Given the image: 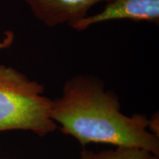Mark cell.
I'll return each instance as SVG.
<instances>
[{
	"label": "cell",
	"instance_id": "6da1fadb",
	"mask_svg": "<svg viewBox=\"0 0 159 159\" xmlns=\"http://www.w3.org/2000/svg\"><path fill=\"white\" fill-rule=\"evenodd\" d=\"M51 117L61 133L82 147L138 148L159 157V139L148 130V117L123 114L118 96L97 76L80 74L67 80L61 96L52 99Z\"/></svg>",
	"mask_w": 159,
	"mask_h": 159
},
{
	"label": "cell",
	"instance_id": "7a4b0ae2",
	"mask_svg": "<svg viewBox=\"0 0 159 159\" xmlns=\"http://www.w3.org/2000/svg\"><path fill=\"white\" fill-rule=\"evenodd\" d=\"M45 89L13 67L0 65V132L25 130L40 137L55 132L52 99L46 96Z\"/></svg>",
	"mask_w": 159,
	"mask_h": 159
},
{
	"label": "cell",
	"instance_id": "3957f363",
	"mask_svg": "<svg viewBox=\"0 0 159 159\" xmlns=\"http://www.w3.org/2000/svg\"><path fill=\"white\" fill-rule=\"evenodd\" d=\"M116 20L145 21L158 25L159 0H112L105 3L98 13L88 15L71 27L83 31L97 24Z\"/></svg>",
	"mask_w": 159,
	"mask_h": 159
},
{
	"label": "cell",
	"instance_id": "277c9868",
	"mask_svg": "<svg viewBox=\"0 0 159 159\" xmlns=\"http://www.w3.org/2000/svg\"><path fill=\"white\" fill-rule=\"evenodd\" d=\"M35 17L49 27L61 25L69 27L86 17L89 11L101 2L112 0H22Z\"/></svg>",
	"mask_w": 159,
	"mask_h": 159
},
{
	"label": "cell",
	"instance_id": "5b68a950",
	"mask_svg": "<svg viewBox=\"0 0 159 159\" xmlns=\"http://www.w3.org/2000/svg\"><path fill=\"white\" fill-rule=\"evenodd\" d=\"M78 159H159V157L142 149L118 147L99 152L83 149Z\"/></svg>",
	"mask_w": 159,
	"mask_h": 159
},
{
	"label": "cell",
	"instance_id": "8992f818",
	"mask_svg": "<svg viewBox=\"0 0 159 159\" xmlns=\"http://www.w3.org/2000/svg\"><path fill=\"white\" fill-rule=\"evenodd\" d=\"M148 130L152 135L159 139V113L155 112L150 118H148Z\"/></svg>",
	"mask_w": 159,
	"mask_h": 159
},
{
	"label": "cell",
	"instance_id": "52a82bcc",
	"mask_svg": "<svg viewBox=\"0 0 159 159\" xmlns=\"http://www.w3.org/2000/svg\"><path fill=\"white\" fill-rule=\"evenodd\" d=\"M0 159H5V158H0Z\"/></svg>",
	"mask_w": 159,
	"mask_h": 159
}]
</instances>
